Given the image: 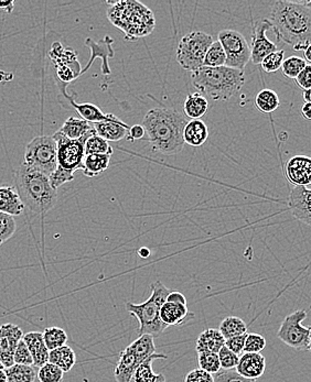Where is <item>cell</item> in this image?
<instances>
[{
    "label": "cell",
    "instance_id": "obj_1",
    "mask_svg": "<svg viewBox=\"0 0 311 382\" xmlns=\"http://www.w3.org/2000/svg\"><path fill=\"white\" fill-rule=\"evenodd\" d=\"M268 20L280 41L292 46L296 51H305L310 46V1H276Z\"/></svg>",
    "mask_w": 311,
    "mask_h": 382
},
{
    "label": "cell",
    "instance_id": "obj_2",
    "mask_svg": "<svg viewBox=\"0 0 311 382\" xmlns=\"http://www.w3.org/2000/svg\"><path fill=\"white\" fill-rule=\"evenodd\" d=\"M187 118L173 108L157 107L145 115L141 126L148 135V143L153 151L171 155L183 151L185 147L183 129Z\"/></svg>",
    "mask_w": 311,
    "mask_h": 382
},
{
    "label": "cell",
    "instance_id": "obj_3",
    "mask_svg": "<svg viewBox=\"0 0 311 382\" xmlns=\"http://www.w3.org/2000/svg\"><path fill=\"white\" fill-rule=\"evenodd\" d=\"M15 189L25 210L32 215L44 216L56 206L58 193L49 177L26 165H21L16 172Z\"/></svg>",
    "mask_w": 311,
    "mask_h": 382
},
{
    "label": "cell",
    "instance_id": "obj_4",
    "mask_svg": "<svg viewBox=\"0 0 311 382\" xmlns=\"http://www.w3.org/2000/svg\"><path fill=\"white\" fill-rule=\"evenodd\" d=\"M107 18L125 33V40H136L148 36L155 29L153 11L139 1H107Z\"/></svg>",
    "mask_w": 311,
    "mask_h": 382
},
{
    "label": "cell",
    "instance_id": "obj_5",
    "mask_svg": "<svg viewBox=\"0 0 311 382\" xmlns=\"http://www.w3.org/2000/svg\"><path fill=\"white\" fill-rule=\"evenodd\" d=\"M191 78L193 86L213 100H231L245 84L243 71L225 66L221 68L202 66L193 73Z\"/></svg>",
    "mask_w": 311,
    "mask_h": 382
},
{
    "label": "cell",
    "instance_id": "obj_6",
    "mask_svg": "<svg viewBox=\"0 0 311 382\" xmlns=\"http://www.w3.org/2000/svg\"><path fill=\"white\" fill-rule=\"evenodd\" d=\"M94 133V130L91 131L78 140L66 138L58 130L52 135L56 143V169L49 180L54 190L73 181L74 172L82 170L83 160L86 157L84 145L88 137Z\"/></svg>",
    "mask_w": 311,
    "mask_h": 382
},
{
    "label": "cell",
    "instance_id": "obj_7",
    "mask_svg": "<svg viewBox=\"0 0 311 382\" xmlns=\"http://www.w3.org/2000/svg\"><path fill=\"white\" fill-rule=\"evenodd\" d=\"M151 294L146 302L141 304L127 302L126 311L136 317L139 322L138 335H151L156 337L163 334L167 326L161 322L160 309L170 290L160 281L151 283Z\"/></svg>",
    "mask_w": 311,
    "mask_h": 382
},
{
    "label": "cell",
    "instance_id": "obj_8",
    "mask_svg": "<svg viewBox=\"0 0 311 382\" xmlns=\"http://www.w3.org/2000/svg\"><path fill=\"white\" fill-rule=\"evenodd\" d=\"M50 58L56 68V84L60 91V102L64 107L68 106V100L70 95L66 93V88L81 76L80 62L78 60V54L71 48H66L61 43L56 42L52 46L50 51Z\"/></svg>",
    "mask_w": 311,
    "mask_h": 382
},
{
    "label": "cell",
    "instance_id": "obj_9",
    "mask_svg": "<svg viewBox=\"0 0 311 382\" xmlns=\"http://www.w3.org/2000/svg\"><path fill=\"white\" fill-rule=\"evenodd\" d=\"M22 165L50 177L56 169V143L53 137L39 135L32 139L26 147Z\"/></svg>",
    "mask_w": 311,
    "mask_h": 382
},
{
    "label": "cell",
    "instance_id": "obj_10",
    "mask_svg": "<svg viewBox=\"0 0 311 382\" xmlns=\"http://www.w3.org/2000/svg\"><path fill=\"white\" fill-rule=\"evenodd\" d=\"M212 42V36L205 32L193 31L185 34L178 44L177 62L179 66L193 73L201 68Z\"/></svg>",
    "mask_w": 311,
    "mask_h": 382
},
{
    "label": "cell",
    "instance_id": "obj_11",
    "mask_svg": "<svg viewBox=\"0 0 311 382\" xmlns=\"http://www.w3.org/2000/svg\"><path fill=\"white\" fill-rule=\"evenodd\" d=\"M307 319L305 310L295 311L287 315L277 331V337L287 346L299 351H309L311 349V329L302 325Z\"/></svg>",
    "mask_w": 311,
    "mask_h": 382
},
{
    "label": "cell",
    "instance_id": "obj_12",
    "mask_svg": "<svg viewBox=\"0 0 311 382\" xmlns=\"http://www.w3.org/2000/svg\"><path fill=\"white\" fill-rule=\"evenodd\" d=\"M218 41L225 53V66L244 71L250 61V48L243 34L235 30H222L218 34Z\"/></svg>",
    "mask_w": 311,
    "mask_h": 382
},
{
    "label": "cell",
    "instance_id": "obj_13",
    "mask_svg": "<svg viewBox=\"0 0 311 382\" xmlns=\"http://www.w3.org/2000/svg\"><path fill=\"white\" fill-rule=\"evenodd\" d=\"M272 29L270 20L260 19L254 24L253 36L250 43V61L252 63L260 64L262 61L272 52L277 51V44L270 41L266 36L268 30Z\"/></svg>",
    "mask_w": 311,
    "mask_h": 382
},
{
    "label": "cell",
    "instance_id": "obj_14",
    "mask_svg": "<svg viewBox=\"0 0 311 382\" xmlns=\"http://www.w3.org/2000/svg\"><path fill=\"white\" fill-rule=\"evenodd\" d=\"M24 336V331L18 325L8 323L0 326V361L4 367L9 368L14 363V353Z\"/></svg>",
    "mask_w": 311,
    "mask_h": 382
},
{
    "label": "cell",
    "instance_id": "obj_15",
    "mask_svg": "<svg viewBox=\"0 0 311 382\" xmlns=\"http://www.w3.org/2000/svg\"><path fill=\"white\" fill-rule=\"evenodd\" d=\"M113 43L114 40L111 38V36H105L100 41H95L92 38H88L86 40V46L90 48L91 58L88 60V64L86 68H82L81 71V76L84 73L88 72V68L94 63V61L96 58H101L102 60V73L104 76H110L111 68L110 63H108V58H112L114 56L115 52L113 48Z\"/></svg>",
    "mask_w": 311,
    "mask_h": 382
},
{
    "label": "cell",
    "instance_id": "obj_16",
    "mask_svg": "<svg viewBox=\"0 0 311 382\" xmlns=\"http://www.w3.org/2000/svg\"><path fill=\"white\" fill-rule=\"evenodd\" d=\"M310 195L311 191L308 187L297 185L292 187L288 199L292 216L308 226L311 224Z\"/></svg>",
    "mask_w": 311,
    "mask_h": 382
},
{
    "label": "cell",
    "instance_id": "obj_17",
    "mask_svg": "<svg viewBox=\"0 0 311 382\" xmlns=\"http://www.w3.org/2000/svg\"><path fill=\"white\" fill-rule=\"evenodd\" d=\"M287 179L290 183L308 187L311 182V159L307 155H295L286 165Z\"/></svg>",
    "mask_w": 311,
    "mask_h": 382
},
{
    "label": "cell",
    "instance_id": "obj_18",
    "mask_svg": "<svg viewBox=\"0 0 311 382\" xmlns=\"http://www.w3.org/2000/svg\"><path fill=\"white\" fill-rule=\"evenodd\" d=\"M266 371V359L260 353H243L240 356L235 371L242 377L256 380Z\"/></svg>",
    "mask_w": 311,
    "mask_h": 382
},
{
    "label": "cell",
    "instance_id": "obj_19",
    "mask_svg": "<svg viewBox=\"0 0 311 382\" xmlns=\"http://www.w3.org/2000/svg\"><path fill=\"white\" fill-rule=\"evenodd\" d=\"M92 126L95 135L106 141H121L127 137L129 130L128 125L117 118L115 115H112L110 120L95 123Z\"/></svg>",
    "mask_w": 311,
    "mask_h": 382
},
{
    "label": "cell",
    "instance_id": "obj_20",
    "mask_svg": "<svg viewBox=\"0 0 311 382\" xmlns=\"http://www.w3.org/2000/svg\"><path fill=\"white\" fill-rule=\"evenodd\" d=\"M22 341L29 349L32 357V366L42 367L46 363H49V349L44 345V337L40 331H29L24 334Z\"/></svg>",
    "mask_w": 311,
    "mask_h": 382
},
{
    "label": "cell",
    "instance_id": "obj_21",
    "mask_svg": "<svg viewBox=\"0 0 311 382\" xmlns=\"http://www.w3.org/2000/svg\"><path fill=\"white\" fill-rule=\"evenodd\" d=\"M195 319V314L189 312L188 306L177 303L165 302L160 309L161 322L165 326H179L189 319Z\"/></svg>",
    "mask_w": 311,
    "mask_h": 382
},
{
    "label": "cell",
    "instance_id": "obj_22",
    "mask_svg": "<svg viewBox=\"0 0 311 382\" xmlns=\"http://www.w3.org/2000/svg\"><path fill=\"white\" fill-rule=\"evenodd\" d=\"M0 212L14 217L25 212V205L20 200L15 187L0 185Z\"/></svg>",
    "mask_w": 311,
    "mask_h": 382
},
{
    "label": "cell",
    "instance_id": "obj_23",
    "mask_svg": "<svg viewBox=\"0 0 311 382\" xmlns=\"http://www.w3.org/2000/svg\"><path fill=\"white\" fill-rule=\"evenodd\" d=\"M141 365L135 353L128 346L119 355L118 363L115 367L114 376L116 382H131L137 367Z\"/></svg>",
    "mask_w": 311,
    "mask_h": 382
},
{
    "label": "cell",
    "instance_id": "obj_24",
    "mask_svg": "<svg viewBox=\"0 0 311 382\" xmlns=\"http://www.w3.org/2000/svg\"><path fill=\"white\" fill-rule=\"evenodd\" d=\"M225 339L222 336L219 329H208L202 331L195 341V351L197 353H219L220 349L224 346Z\"/></svg>",
    "mask_w": 311,
    "mask_h": 382
},
{
    "label": "cell",
    "instance_id": "obj_25",
    "mask_svg": "<svg viewBox=\"0 0 311 382\" xmlns=\"http://www.w3.org/2000/svg\"><path fill=\"white\" fill-rule=\"evenodd\" d=\"M168 357L163 353H155L148 359L143 361L137 367L131 382H167L163 373H155L153 371V361L157 359H167Z\"/></svg>",
    "mask_w": 311,
    "mask_h": 382
},
{
    "label": "cell",
    "instance_id": "obj_26",
    "mask_svg": "<svg viewBox=\"0 0 311 382\" xmlns=\"http://www.w3.org/2000/svg\"><path fill=\"white\" fill-rule=\"evenodd\" d=\"M209 137V130L205 123L197 119V120L188 121L183 129V141L193 147H200L205 143Z\"/></svg>",
    "mask_w": 311,
    "mask_h": 382
},
{
    "label": "cell",
    "instance_id": "obj_27",
    "mask_svg": "<svg viewBox=\"0 0 311 382\" xmlns=\"http://www.w3.org/2000/svg\"><path fill=\"white\" fill-rule=\"evenodd\" d=\"M68 105L76 109L78 114L80 115L81 119L88 121L90 124L101 123V121L110 120L113 114H104V113L95 105L86 103V104H78L73 97H68Z\"/></svg>",
    "mask_w": 311,
    "mask_h": 382
},
{
    "label": "cell",
    "instance_id": "obj_28",
    "mask_svg": "<svg viewBox=\"0 0 311 382\" xmlns=\"http://www.w3.org/2000/svg\"><path fill=\"white\" fill-rule=\"evenodd\" d=\"M93 130L94 129H93L92 124L83 119L76 118V117L66 119L61 128L58 129L66 138L71 139V140H78Z\"/></svg>",
    "mask_w": 311,
    "mask_h": 382
},
{
    "label": "cell",
    "instance_id": "obj_29",
    "mask_svg": "<svg viewBox=\"0 0 311 382\" xmlns=\"http://www.w3.org/2000/svg\"><path fill=\"white\" fill-rule=\"evenodd\" d=\"M183 110H185V117L197 120L207 114L209 110V102L199 93H193V94L188 95L185 98Z\"/></svg>",
    "mask_w": 311,
    "mask_h": 382
},
{
    "label": "cell",
    "instance_id": "obj_30",
    "mask_svg": "<svg viewBox=\"0 0 311 382\" xmlns=\"http://www.w3.org/2000/svg\"><path fill=\"white\" fill-rule=\"evenodd\" d=\"M111 155H88L83 160L82 171L88 177H95L110 167Z\"/></svg>",
    "mask_w": 311,
    "mask_h": 382
},
{
    "label": "cell",
    "instance_id": "obj_31",
    "mask_svg": "<svg viewBox=\"0 0 311 382\" xmlns=\"http://www.w3.org/2000/svg\"><path fill=\"white\" fill-rule=\"evenodd\" d=\"M49 363H53L56 367L60 368L64 373H68L76 366V355L73 349L64 345L60 349L50 351Z\"/></svg>",
    "mask_w": 311,
    "mask_h": 382
},
{
    "label": "cell",
    "instance_id": "obj_32",
    "mask_svg": "<svg viewBox=\"0 0 311 382\" xmlns=\"http://www.w3.org/2000/svg\"><path fill=\"white\" fill-rule=\"evenodd\" d=\"M129 349L135 353L139 363L148 359L151 356L156 353V345L153 337L151 335H141L136 341L129 345Z\"/></svg>",
    "mask_w": 311,
    "mask_h": 382
},
{
    "label": "cell",
    "instance_id": "obj_33",
    "mask_svg": "<svg viewBox=\"0 0 311 382\" xmlns=\"http://www.w3.org/2000/svg\"><path fill=\"white\" fill-rule=\"evenodd\" d=\"M219 331L226 341V339H232V337L246 334L248 333V325L241 317L228 316L222 321Z\"/></svg>",
    "mask_w": 311,
    "mask_h": 382
},
{
    "label": "cell",
    "instance_id": "obj_34",
    "mask_svg": "<svg viewBox=\"0 0 311 382\" xmlns=\"http://www.w3.org/2000/svg\"><path fill=\"white\" fill-rule=\"evenodd\" d=\"M280 97L270 88L260 91L255 97V106L260 112L264 114H272L280 107Z\"/></svg>",
    "mask_w": 311,
    "mask_h": 382
},
{
    "label": "cell",
    "instance_id": "obj_35",
    "mask_svg": "<svg viewBox=\"0 0 311 382\" xmlns=\"http://www.w3.org/2000/svg\"><path fill=\"white\" fill-rule=\"evenodd\" d=\"M7 382H34L37 373L32 366L17 365L14 363L5 369Z\"/></svg>",
    "mask_w": 311,
    "mask_h": 382
},
{
    "label": "cell",
    "instance_id": "obj_36",
    "mask_svg": "<svg viewBox=\"0 0 311 382\" xmlns=\"http://www.w3.org/2000/svg\"><path fill=\"white\" fill-rule=\"evenodd\" d=\"M42 337H44V345L46 349H49V351L60 349L68 343V334L61 327H46L42 333Z\"/></svg>",
    "mask_w": 311,
    "mask_h": 382
},
{
    "label": "cell",
    "instance_id": "obj_37",
    "mask_svg": "<svg viewBox=\"0 0 311 382\" xmlns=\"http://www.w3.org/2000/svg\"><path fill=\"white\" fill-rule=\"evenodd\" d=\"M226 56L223 48L219 41H213L208 48L203 60V66L205 68H221L225 66Z\"/></svg>",
    "mask_w": 311,
    "mask_h": 382
},
{
    "label": "cell",
    "instance_id": "obj_38",
    "mask_svg": "<svg viewBox=\"0 0 311 382\" xmlns=\"http://www.w3.org/2000/svg\"><path fill=\"white\" fill-rule=\"evenodd\" d=\"M86 155H112L113 149L108 141L98 137V135H92L88 137L84 145Z\"/></svg>",
    "mask_w": 311,
    "mask_h": 382
},
{
    "label": "cell",
    "instance_id": "obj_39",
    "mask_svg": "<svg viewBox=\"0 0 311 382\" xmlns=\"http://www.w3.org/2000/svg\"><path fill=\"white\" fill-rule=\"evenodd\" d=\"M307 64L308 63L304 58H300V56H292L284 60L280 70H282V76L285 78L295 80L299 76V73L306 68Z\"/></svg>",
    "mask_w": 311,
    "mask_h": 382
},
{
    "label": "cell",
    "instance_id": "obj_40",
    "mask_svg": "<svg viewBox=\"0 0 311 382\" xmlns=\"http://www.w3.org/2000/svg\"><path fill=\"white\" fill-rule=\"evenodd\" d=\"M17 232V223L14 216L0 212V246L5 244Z\"/></svg>",
    "mask_w": 311,
    "mask_h": 382
},
{
    "label": "cell",
    "instance_id": "obj_41",
    "mask_svg": "<svg viewBox=\"0 0 311 382\" xmlns=\"http://www.w3.org/2000/svg\"><path fill=\"white\" fill-rule=\"evenodd\" d=\"M198 363L200 369L215 375L221 371L220 365L219 356L214 353H198Z\"/></svg>",
    "mask_w": 311,
    "mask_h": 382
},
{
    "label": "cell",
    "instance_id": "obj_42",
    "mask_svg": "<svg viewBox=\"0 0 311 382\" xmlns=\"http://www.w3.org/2000/svg\"><path fill=\"white\" fill-rule=\"evenodd\" d=\"M37 378L40 382H62L63 381L64 373L53 363H46V365L39 368Z\"/></svg>",
    "mask_w": 311,
    "mask_h": 382
},
{
    "label": "cell",
    "instance_id": "obj_43",
    "mask_svg": "<svg viewBox=\"0 0 311 382\" xmlns=\"http://www.w3.org/2000/svg\"><path fill=\"white\" fill-rule=\"evenodd\" d=\"M284 60L285 51L284 50H280V51L272 52L270 56H266L262 61L260 66H262V70L265 71L266 73H275L280 70Z\"/></svg>",
    "mask_w": 311,
    "mask_h": 382
},
{
    "label": "cell",
    "instance_id": "obj_44",
    "mask_svg": "<svg viewBox=\"0 0 311 382\" xmlns=\"http://www.w3.org/2000/svg\"><path fill=\"white\" fill-rule=\"evenodd\" d=\"M266 347V339L262 335L250 333L246 335L244 353H260Z\"/></svg>",
    "mask_w": 311,
    "mask_h": 382
},
{
    "label": "cell",
    "instance_id": "obj_45",
    "mask_svg": "<svg viewBox=\"0 0 311 382\" xmlns=\"http://www.w3.org/2000/svg\"><path fill=\"white\" fill-rule=\"evenodd\" d=\"M220 365H221V371H231V369H235L236 366L238 363V359H240V356L235 355V353H232L230 349H226L225 346L222 347L220 349L219 353Z\"/></svg>",
    "mask_w": 311,
    "mask_h": 382
},
{
    "label": "cell",
    "instance_id": "obj_46",
    "mask_svg": "<svg viewBox=\"0 0 311 382\" xmlns=\"http://www.w3.org/2000/svg\"><path fill=\"white\" fill-rule=\"evenodd\" d=\"M14 363L24 366H32V363H34L31 353H30L29 349L26 346V344L24 343L22 339L18 344L17 349L14 353Z\"/></svg>",
    "mask_w": 311,
    "mask_h": 382
},
{
    "label": "cell",
    "instance_id": "obj_47",
    "mask_svg": "<svg viewBox=\"0 0 311 382\" xmlns=\"http://www.w3.org/2000/svg\"><path fill=\"white\" fill-rule=\"evenodd\" d=\"M214 382H256V380L248 379L236 373L235 369L231 371H220L213 376Z\"/></svg>",
    "mask_w": 311,
    "mask_h": 382
},
{
    "label": "cell",
    "instance_id": "obj_48",
    "mask_svg": "<svg viewBox=\"0 0 311 382\" xmlns=\"http://www.w3.org/2000/svg\"><path fill=\"white\" fill-rule=\"evenodd\" d=\"M246 334L240 335V336L232 337V339H226L224 346L230 349L232 353L235 355L241 356L244 353V344H245Z\"/></svg>",
    "mask_w": 311,
    "mask_h": 382
},
{
    "label": "cell",
    "instance_id": "obj_49",
    "mask_svg": "<svg viewBox=\"0 0 311 382\" xmlns=\"http://www.w3.org/2000/svg\"><path fill=\"white\" fill-rule=\"evenodd\" d=\"M185 382H214L213 375L198 368L185 376Z\"/></svg>",
    "mask_w": 311,
    "mask_h": 382
},
{
    "label": "cell",
    "instance_id": "obj_50",
    "mask_svg": "<svg viewBox=\"0 0 311 382\" xmlns=\"http://www.w3.org/2000/svg\"><path fill=\"white\" fill-rule=\"evenodd\" d=\"M297 85L302 91L310 90L311 88V66L310 64H307L306 68L299 73V76L295 78Z\"/></svg>",
    "mask_w": 311,
    "mask_h": 382
},
{
    "label": "cell",
    "instance_id": "obj_51",
    "mask_svg": "<svg viewBox=\"0 0 311 382\" xmlns=\"http://www.w3.org/2000/svg\"><path fill=\"white\" fill-rule=\"evenodd\" d=\"M145 129L141 125H134L133 127H129L128 133H127V139L129 141L141 140L145 135Z\"/></svg>",
    "mask_w": 311,
    "mask_h": 382
},
{
    "label": "cell",
    "instance_id": "obj_52",
    "mask_svg": "<svg viewBox=\"0 0 311 382\" xmlns=\"http://www.w3.org/2000/svg\"><path fill=\"white\" fill-rule=\"evenodd\" d=\"M165 302L177 303V304H183L188 306L187 299L183 293L179 291H170L168 296H167V301Z\"/></svg>",
    "mask_w": 311,
    "mask_h": 382
},
{
    "label": "cell",
    "instance_id": "obj_53",
    "mask_svg": "<svg viewBox=\"0 0 311 382\" xmlns=\"http://www.w3.org/2000/svg\"><path fill=\"white\" fill-rule=\"evenodd\" d=\"M15 8L14 0H0V11L5 14H11Z\"/></svg>",
    "mask_w": 311,
    "mask_h": 382
},
{
    "label": "cell",
    "instance_id": "obj_54",
    "mask_svg": "<svg viewBox=\"0 0 311 382\" xmlns=\"http://www.w3.org/2000/svg\"><path fill=\"white\" fill-rule=\"evenodd\" d=\"M302 115L306 120L311 119V103H305L302 106Z\"/></svg>",
    "mask_w": 311,
    "mask_h": 382
},
{
    "label": "cell",
    "instance_id": "obj_55",
    "mask_svg": "<svg viewBox=\"0 0 311 382\" xmlns=\"http://www.w3.org/2000/svg\"><path fill=\"white\" fill-rule=\"evenodd\" d=\"M310 51H311V46H309V48H307L306 50H305L304 51V54H305L304 60L306 61L307 63L308 64H310V62H311Z\"/></svg>",
    "mask_w": 311,
    "mask_h": 382
},
{
    "label": "cell",
    "instance_id": "obj_56",
    "mask_svg": "<svg viewBox=\"0 0 311 382\" xmlns=\"http://www.w3.org/2000/svg\"><path fill=\"white\" fill-rule=\"evenodd\" d=\"M302 97H304L305 102L310 103V90L302 91Z\"/></svg>",
    "mask_w": 311,
    "mask_h": 382
},
{
    "label": "cell",
    "instance_id": "obj_57",
    "mask_svg": "<svg viewBox=\"0 0 311 382\" xmlns=\"http://www.w3.org/2000/svg\"><path fill=\"white\" fill-rule=\"evenodd\" d=\"M0 382H7L5 371H0Z\"/></svg>",
    "mask_w": 311,
    "mask_h": 382
},
{
    "label": "cell",
    "instance_id": "obj_58",
    "mask_svg": "<svg viewBox=\"0 0 311 382\" xmlns=\"http://www.w3.org/2000/svg\"><path fill=\"white\" fill-rule=\"evenodd\" d=\"M0 371H5V367H4L3 363L0 361Z\"/></svg>",
    "mask_w": 311,
    "mask_h": 382
},
{
    "label": "cell",
    "instance_id": "obj_59",
    "mask_svg": "<svg viewBox=\"0 0 311 382\" xmlns=\"http://www.w3.org/2000/svg\"><path fill=\"white\" fill-rule=\"evenodd\" d=\"M3 17V12L0 11V18Z\"/></svg>",
    "mask_w": 311,
    "mask_h": 382
}]
</instances>
